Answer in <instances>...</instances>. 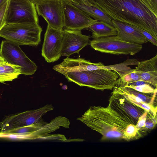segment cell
<instances>
[{"mask_svg":"<svg viewBox=\"0 0 157 157\" xmlns=\"http://www.w3.org/2000/svg\"><path fill=\"white\" fill-rule=\"evenodd\" d=\"M112 20L141 28L157 40V11L149 0H91Z\"/></svg>","mask_w":157,"mask_h":157,"instance_id":"obj_1","label":"cell"},{"mask_svg":"<svg viewBox=\"0 0 157 157\" xmlns=\"http://www.w3.org/2000/svg\"><path fill=\"white\" fill-rule=\"evenodd\" d=\"M102 136V141H130L141 137L143 131L130 123L110 105L91 106L77 118Z\"/></svg>","mask_w":157,"mask_h":157,"instance_id":"obj_2","label":"cell"},{"mask_svg":"<svg viewBox=\"0 0 157 157\" xmlns=\"http://www.w3.org/2000/svg\"><path fill=\"white\" fill-rule=\"evenodd\" d=\"M62 74L69 81L80 86L102 91L112 90L117 84L119 77L116 71L107 69L66 72Z\"/></svg>","mask_w":157,"mask_h":157,"instance_id":"obj_3","label":"cell"},{"mask_svg":"<svg viewBox=\"0 0 157 157\" xmlns=\"http://www.w3.org/2000/svg\"><path fill=\"white\" fill-rule=\"evenodd\" d=\"M42 29L38 23L6 24L0 31V37L19 45H37L41 41Z\"/></svg>","mask_w":157,"mask_h":157,"instance_id":"obj_4","label":"cell"},{"mask_svg":"<svg viewBox=\"0 0 157 157\" xmlns=\"http://www.w3.org/2000/svg\"><path fill=\"white\" fill-rule=\"evenodd\" d=\"M54 108L52 105L48 104L38 109L8 116L0 122V132H5L33 124L44 123L42 117Z\"/></svg>","mask_w":157,"mask_h":157,"instance_id":"obj_5","label":"cell"},{"mask_svg":"<svg viewBox=\"0 0 157 157\" xmlns=\"http://www.w3.org/2000/svg\"><path fill=\"white\" fill-rule=\"evenodd\" d=\"M90 45L95 50L102 52L132 56L140 52L143 47L141 44L120 40L116 36L94 39L90 41Z\"/></svg>","mask_w":157,"mask_h":157,"instance_id":"obj_6","label":"cell"},{"mask_svg":"<svg viewBox=\"0 0 157 157\" xmlns=\"http://www.w3.org/2000/svg\"><path fill=\"white\" fill-rule=\"evenodd\" d=\"M0 55L8 63L21 67V74L33 75L36 70V64L30 59L19 45L6 40L0 46Z\"/></svg>","mask_w":157,"mask_h":157,"instance_id":"obj_7","label":"cell"},{"mask_svg":"<svg viewBox=\"0 0 157 157\" xmlns=\"http://www.w3.org/2000/svg\"><path fill=\"white\" fill-rule=\"evenodd\" d=\"M22 22L38 23L35 4L30 0H9L6 24Z\"/></svg>","mask_w":157,"mask_h":157,"instance_id":"obj_8","label":"cell"},{"mask_svg":"<svg viewBox=\"0 0 157 157\" xmlns=\"http://www.w3.org/2000/svg\"><path fill=\"white\" fill-rule=\"evenodd\" d=\"M62 3L63 29L81 31L98 21L72 3L62 2Z\"/></svg>","mask_w":157,"mask_h":157,"instance_id":"obj_9","label":"cell"},{"mask_svg":"<svg viewBox=\"0 0 157 157\" xmlns=\"http://www.w3.org/2000/svg\"><path fill=\"white\" fill-rule=\"evenodd\" d=\"M109 104L130 123L136 125L139 118L146 111L130 102L122 94L113 90Z\"/></svg>","mask_w":157,"mask_h":157,"instance_id":"obj_10","label":"cell"},{"mask_svg":"<svg viewBox=\"0 0 157 157\" xmlns=\"http://www.w3.org/2000/svg\"><path fill=\"white\" fill-rule=\"evenodd\" d=\"M37 13L54 29H63V5L61 0H52L35 5Z\"/></svg>","mask_w":157,"mask_h":157,"instance_id":"obj_11","label":"cell"},{"mask_svg":"<svg viewBox=\"0 0 157 157\" xmlns=\"http://www.w3.org/2000/svg\"><path fill=\"white\" fill-rule=\"evenodd\" d=\"M62 30L53 29L48 25L44 35L41 54L48 63L58 60L61 55Z\"/></svg>","mask_w":157,"mask_h":157,"instance_id":"obj_12","label":"cell"},{"mask_svg":"<svg viewBox=\"0 0 157 157\" xmlns=\"http://www.w3.org/2000/svg\"><path fill=\"white\" fill-rule=\"evenodd\" d=\"M62 32V56L68 57L73 54L78 53L88 44L90 36L82 34L80 30L63 29Z\"/></svg>","mask_w":157,"mask_h":157,"instance_id":"obj_13","label":"cell"},{"mask_svg":"<svg viewBox=\"0 0 157 157\" xmlns=\"http://www.w3.org/2000/svg\"><path fill=\"white\" fill-rule=\"evenodd\" d=\"M105 65L101 62L93 63L82 58L67 57L60 63L54 66L53 69L62 74L69 72H78L104 69Z\"/></svg>","mask_w":157,"mask_h":157,"instance_id":"obj_14","label":"cell"},{"mask_svg":"<svg viewBox=\"0 0 157 157\" xmlns=\"http://www.w3.org/2000/svg\"><path fill=\"white\" fill-rule=\"evenodd\" d=\"M112 21L117 32L116 36L118 39L140 44L148 41L145 36L134 29L131 25L113 20H112Z\"/></svg>","mask_w":157,"mask_h":157,"instance_id":"obj_15","label":"cell"},{"mask_svg":"<svg viewBox=\"0 0 157 157\" xmlns=\"http://www.w3.org/2000/svg\"><path fill=\"white\" fill-rule=\"evenodd\" d=\"M133 71L139 75L140 80L155 87L157 86V54L151 58L139 62Z\"/></svg>","mask_w":157,"mask_h":157,"instance_id":"obj_16","label":"cell"},{"mask_svg":"<svg viewBox=\"0 0 157 157\" xmlns=\"http://www.w3.org/2000/svg\"><path fill=\"white\" fill-rule=\"evenodd\" d=\"M86 29L92 32V37L94 39L117 34L116 30L113 25L102 21H98Z\"/></svg>","mask_w":157,"mask_h":157,"instance_id":"obj_17","label":"cell"},{"mask_svg":"<svg viewBox=\"0 0 157 157\" xmlns=\"http://www.w3.org/2000/svg\"><path fill=\"white\" fill-rule=\"evenodd\" d=\"M21 74V67L6 62L0 64V82L12 81Z\"/></svg>","mask_w":157,"mask_h":157,"instance_id":"obj_18","label":"cell"},{"mask_svg":"<svg viewBox=\"0 0 157 157\" xmlns=\"http://www.w3.org/2000/svg\"><path fill=\"white\" fill-rule=\"evenodd\" d=\"M72 4L81 9L91 17L94 18V19L98 21L105 22L113 25L111 19L98 8L92 6Z\"/></svg>","mask_w":157,"mask_h":157,"instance_id":"obj_19","label":"cell"},{"mask_svg":"<svg viewBox=\"0 0 157 157\" xmlns=\"http://www.w3.org/2000/svg\"><path fill=\"white\" fill-rule=\"evenodd\" d=\"M6 132L12 133L32 132L38 138H40L44 133V126L42 123H35L15 128Z\"/></svg>","mask_w":157,"mask_h":157,"instance_id":"obj_20","label":"cell"},{"mask_svg":"<svg viewBox=\"0 0 157 157\" xmlns=\"http://www.w3.org/2000/svg\"><path fill=\"white\" fill-rule=\"evenodd\" d=\"M124 86L131 88L138 92L145 94H153L157 90L156 88L154 89L150 84L147 83L138 86L129 85Z\"/></svg>","mask_w":157,"mask_h":157,"instance_id":"obj_21","label":"cell"},{"mask_svg":"<svg viewBox=\"0 0 157 157\" xmlns=\"http://www.w3.org/2000/svg\"><path fill=\"white\" fill-rule=\"evenodd\" d=\"M9 1L7 0L0 5V31L6 24Z\"/></svg>","mask_w":157,"mask_h":157,"instance_id":"obj_22","label":"cell"},{"mask_svg":"<svg viewBox=\"0 0 157 157\" xmlns=\"http://www.w3.org/2000/svg\"><path fill=\"white\" fill-rule=\"evenodd\" d=\"M131 25L136 30L145 36L147 39L148 41L150 42L154 45L157 46V40L151 34L141 28Z\"/></svg>","mask_w":157,"mask_h":157,"instance_id":"obj_23","label":"cell"},{"mask_svg":"<svg viewBox=\"0 0 157 157\" xmlns=\"http://www.w3.org/2000/svg\"><path fill=\"white\" fill-rule=\"evenodd\" d=\"M147 113H148L146 111L139 118L136 125V127L138 129L142 131L146 130L145 126Z\"/></svg>","mask_w":157,"mask_h":157,"instance_id":"obj_24","label":"cell"},{"mask_svg":"<svg viewBox=\"0 0 157 157\" xmlns=\"http://www.w3.org/2000/svg\"><path fill=\"white\" fill-rule=\"evenodd\" d=\"M62 2H68L78 5L92 6L91 0H61Z\"/></svg>","mask_w":157,"mask_h":157,"instance_id":"obj_25","label":"cell"},{"mask_svg":"<svg viewBox=\"0 0 157 157\" xmlns=\"http://www.w3.org/2000/svg\"><path fill=\"white\" fill-rule=\"evenodd\" d=\"M154 9L157 11V0H149Z\"/></svg>","mask_w":157,"mask_h":157,"instance_id":"obj_26","label":"cell"},{"mask_svg":"<svg viewBox=\"0 0 157 157\" xmlns=\"http://www.w3.org/2000/svg\"><path fill=\"white\" fill-rule=\"evenodd\" d=\"M32 2H33L35 5L44 2H46L52 0H30Z\"/></svg>","mask_w":157,"mask_h":157,"instance_id":"obj_27","label":"cell"},{"mask_svg":"<svg viewBox=\"0 0 157 157\" xmlns=\"http://www.w3.org/2000/svg\"><path fill=\"white\" fill-rule=\"evenodd\" d=\"M6 61L0 55V64L4 63Z\"/></svg>","mask_w":157,"mask_h":157,"instance_id":"obj_28","label":"cell"},{"mask_svg":"<svg viewBox=\"0 0 157 157\" xmlns=\"http://www.w3.org/2000/svg\"><path fill=\"white\" fill-rule=\"evenodd\" d=\"M7 0H0V5Z\"/></svg>","mask_w":157,"mask_h":157,"instance_id":"obj_29","label":"cell"}]
</instances>
